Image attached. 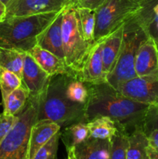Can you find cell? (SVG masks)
<instances>
[{
    "label": "cell",
    "mask_w": 158,
    "mask_h": 159,
    "mask_svg": "<svg viewBox=\"0 0 158 159\" xmlns=\"http://www.w3.org/2000/svg\"><path fill=\"white\" fill-rule=\"evenodd\" d=\"M65 95L71 102L86 105L89 91L86 82L74 76H67L65 83Z\"/></svg>",
    "instance_id": "obj_23"
},
{
    "label": "cell",
    "mask_w": 158,
    "mask_h": 159,
    "mask_svg": "<svg viewBox=\"0 0 158 159\" xmlns=\"http://www.w3.org/2000/svg\"><path fill=\"white\" fill-rule=\"evenodd\" d=\"M67 159H68V158H67Z\"/></svg>",
    "instance_id": "obj_36"
},
{
    "label": "cell",
    "mask_w": 158,
    "mask_h": 159,
    "mask_svg": "<svg viewBox=\"0 0 158 159\" xmlns=\"http://www.w3.org/2000/svg\"><path fill=\"white\" fill-rule=\"evenodd\" d=\"M0 1L4 3V4H6V6H7V5L9 4V3L10 2L12 1V0H0Z\"/></svg>",
    "instance_id": "obj_35"
},
{
    "label": "cell",
    "mask_w": 158,
    "mask_h": 159,
    "mask_svg": "<svg viewBox=\"0 0 158 159\" xmlns=\"http://www.w3.org/2000/svg\"><path fill=\"white\" fill-rule=\"evenodd\" d=\"M110 139L89 138L74 147L80 159H110Z\"/></svg>",
    "instance_id": "obj_18"
},
{
    "label": "cell",
    "mask_w": 158,
    "mask_h": 159,
    "mask_svg": "<svg viewBox=\"0 0 158 159\" xmlns=\"http://www.w3.org/2000/svg\"><path fill=\"white\" fill-rule=\"evenodd\" d=\"M61 129L57 123L50 120H39L35 122L30 132L29 142V159H33L37 151L44 145Z\"/></svg>",
    "instance_id": "obj_15"
},
{
    "label": "cell",
    "mask_w": 158,
    "mask_h": 159,
    "mask_svg": "<svg viewBox=\"0 0 158 159\" xmlns=\"http://www.w3.org/2000/svg\"><path fill=\"white\" fill-rule=\"evenodd\" d=\"M90 138V132L87 123H76L67 126L60 130V139L66 150L77 146Z\"/></svg>",
    "instance_id": "obj_21"
},
{
    "label": "cell",
    "mask_w": 158,
    "mask_h": 159,
    "mask_svg": "<svg viewBox=\"0 0 158 159\" xmlns=\"http://www.w3.org/2000/svg\"><path fill=\"white\" fill-rule=\"evenodd\" d=\"M123 36V26L104 39L102 48L103 68L107 75L114 68L120 53Z\"/></svg>",
    "instance_id": "obj_17"
},
{
    "label": "cell",
    "mask_w": 158,
    "mask_h": 159,
    "mask_svg": "<svg viewBox=\"0 0 158 159\" xmlns=\"http://www.w3.org/2000/svg\"><path fill=\"white\" fill-rule=\"evenodd\" d=\"M21 85V78L15 73L0 66V91L2 99Z\"/></svg>",
    "instance_id": "obj_27"
},
{
    "label": "cell",
    "mask_w": 158,
    "mask_h": 159,
    "mask_svg": "<svg viewBox=\"0 0 158 159\" xmlns=\"http://www.w3.org/2000/svg\"><path fill=\"white\" fill-rule=\"evenodd\" d=\"M17 120V115L9 116L0 113V144L9 134Z\"/></svg>",
    "instance_id": "obj_30"
},
{
    "label": "cell",
    "mask_w": 158,
    "mask_h": 159,
    "mask_svg": "<svg viewBox=\"0 0 158 159\" xmlns=\"http://www.w3.org/2000/svg\"><path fill=\"white\" fill-rule=\"evenodd\" d=\"M87 85L89 96L85 105L86 123L105 116L115 120L129 134L136 127H143L150 106L126 97L107 82Z\"/></svg>",
    "instance_id": "obj_1"
},
{
    "label": "cell",
    "mask_w": 158,
    "mask_h": 159,
    "mask_svg": "<svg viewBox=\"0 0 158 159\" xmlns=\"http://www.w3.org/2000/svg\"><path fill=\"white\" fill-rule=\"evenodd\" d=\"M29 98V93L23 85L9 93L2 99V113L9 116H15L26 106Z\"/></svg>",
    "instance_id": "obj_22"
},
{
    "label": "cell",
    "mask_w": 158,
    "mask_h": 159,
    "mask_svg": "<svg viewBox=\"0 0 158 159\" xmlns=\"http://www.w3.org/2000/svg\"><path fill=\"white\" fill-rule=\"evenodd\" d=\"M105 2L106 0H74L73 6L76 9H87L94 12Z\"/></svg>",
    "instance_id": "obj_32"
},
{
    "label": "cell",
    "mask_w": 158,
    "mask_h": 159,
    "mask_svg": "<svg viewBox=\"0 0 158 159\" xmlns=\"http://www.w3.org/2000/svg\"><path fill=\"white\" fill-rule=\"evenodd\" d=\"M143 128L146 134H148L150 130L154 129L158 130V106L156 107L150 106L146 115Z\"/></svg>",
    "instance_id": "obj_29"
},
{
    "label": "cell",
    "mask_w": 158,
    "mask_h": 159,
    "mask_svg": "<svg viewBox=\"0 0 158 159\" xmlns=\"http://www.w3.org/2000/svg\"><path fill=\"white\" fill-rule=\"evenodd\" d=\"M40 99L29 97L17 120L0 144V159H29L31 129L37 120Z\"/></svg>",
    "instance_id": "obj_6"
},
{
    "label": "cell",
    "mask_w": 158,
    "mask_h": 159,
    "mask_svg": "<svg viewBox=\"0 0 158 159\" xmlns=\"http://www.w3.org/2000/svg\"><path fill=\"white\" fill-rule=\"evenodd\" d=\"M87 125L89 129L90 138L97 139H111L118 130H125L115 120L105 116L93 118L87 122Z\"/></svg>",
    "instance_id": "obj_19"
},
{
    "label": "cell",
    "mask_w": 158,
    "mask_h": 159,
    "mask_svg": "<svg viewBox=\"0 0 158 159\" xmlns=\"http://www.w3.org/2000/svg\"><path fill=\"white\" fill-rule=\"evenodd\" d=\"M62 39L65 65L74 77L81 79L85 63L95 43H88L82 37L77 10L73 6L63 9Z\"/></svg>",
    "instance_id": "obj_5"
},
{
    "label": "cell",
    "mask_w": 158,
    "mask_h": 159,
    "mask_svg": "<svg viewBox=\"0 0 158 159\" xmlns=\"http://www.w3.org/2000/svg\"><path fill=\"white\" fill-rule=\"evenodd\" d=\"M158 70V49L148 37L140 44L135 58V71L137 76H144Z\"/></svg>",
    "instance_id": "obj_12"
},
{
    "label": "cell",
    "mask_w": 158,
    "mask_h": 159,
    "mask_svg": "<svg viewBox=\"0 0 158 159\" xmlns=\"http://www.w3.org/2000/svg\"><path fill=\"white\" fill-rule=\"evenodd\" d=\"M60 138V130L37 151L33 159H57V154Z\"/></svg>",
    "instance_id": "obj_28"
},
{
    "label": "cell",
    "mask_w": 158,
    "mask_h": 159,
    "mask_svg": "<svg viewBox=\"0 0 158 159\" xmlns=\"http://www.w3.org/2000/svg\"><path fill=\"white\" fill-rule=\"evenodd\" d=\"M62 20L63 10L57 15L48 27L40 34L37 39V45L50 51L64 61L62 39Z\"/></svg>",
    "instance_id": "obj_11"
},
{
    "label": "cell",
    "mask_w": 158,
    "mask_h": 159,
    "mask_svg": "<svg viewBox=\"0 0 158 159\" xmlns=\"http://www.w3.org/2000/svg\"><path fill=\"white\" fill-rule=\"evenodd\" d=\"M148 139V159H158V130L154 129L147 134Z\"/></svg>",
    "instance_id": "obj_31"
},
{
    "label": "cell",
    "mask_w": 158,
    "mask_h": 159,
    "mask_svg": "<svg viewBox=\"0 0 158 159\" xmlns=\"http://www.w3.org/2000/svg\"><path fill=\"white\" fill-rule=\"evenodd\" d=\"M103 40L96 42L85 63L81 75V80L86 83L99 84L106 82V74L104 71L102 57Z\"/></svg>",
    "instance_id": "obj_13"
},
{
    "label": "cell",
    "mask_w": 158,
    "mask_h": 159,
    "mask_svg": "<svg viewBox=\"0 0 158 159\" xmlns=\"http://www.w3.org/2000/svg\"><path fill=\"white\" fill-rule=\"evenodd\" d=\"M60 12L6 18L0 22V48L28 53L37 44L40 34Z\"/></svg>",
    "instance_id": "obj_2"
},
{
    "label": "cell",
    "mask_w": 158,
    "mask_h": 159,
    "mask_svg": "<svg viewBox=\"0 0 158 159\" xmlns=\"http://www.w3.org/2000/svg\"><path fill=\"white\" fill-rule=\"evenodd\" d=\"M28 54L32 56L37 64L51 77L60 75L74 76L66 66L64 61L37 45L33 48Z\"/></svg>",
    "instance_id": "obj_16"
},
{
    "label": "cell",
    "mask_w": 158,
    "mask_h": 159,
    "mask_svg": "<svg viewBox=\"0 0 158 159\" xmlns=\"http://www.w3.org/2000/svg\"><path fill=\"white\" fill-rule=\"evenodd\" d=\"M78 24L82 37L91 44H94V34L95 28V16L94 11L87 9H76Z\"/></svg>",
    "instance_id": "obj_25"
},
{
    "label": "cell",
    "mask_w": 158,
    "mask_h": 159,
    "mask_svg": "<svg viewBox=\"0 0 158 159\" xmlns=\"http://www.w3.org/2000/svg\"><path fill=\"white\" fill-rule=\"evenodd\" d=\"M6 11H7V6L6 4L0 1V22L3 21L6 17Z\"/></svg>",
    "instance_id": "obj_33"
},
{
    "label": "cell",
    "mask_w": 158,
    "mask_h": 159,
    "mask_svg": "<svg viewBox=\"0 0 158 159\" xmlns=\"http://www.w3.org/2000/svg\"><path fill=\"white\" fill-rule=\"evenodd\" d=\"M141 2L142 0H106L94 11V43L123 26L140 9Z\"/></svg>",
    "instance_id": "obj_7"
},
{
    "label": "cell",
    "mask_w": 158,
    "mask_h": 159,
    "mask_svg": "<svg viewBox=\"0 0 158 159\" xmlns=\"http://www.w3.org/2000/svg\"><path fill=\"white\" fill-rule=\"evenodd\" d=\"M148 38L135 15L123 25V36L120 53L114 68L107 75L106 82L118 89L126 81L136 77L135 58L141 43Z\"/></svg>",
    "instance_id": "obj_4"
},
{
    "label": "cell",
    "mask_w": 158,
    "mask_h": 159,
    "mask_svg": "<svg viewBox=\"0 0 158 159\" xmlns=\"http://www.w3.org/2000/svg\"><path fill=\"white\" fill-rule=\"evenodd\" d=\"M135 16L158 49V0H142Z\"/></svg>",
    "instance_id": "obj_14"
},
{
    "label": "cell",
    "mask_w": 158,
    "mask_h": 159,
    "mask_svg": "<svg viewBox=\"0 0 158 159\" xmlns=\"http://www.w3.org/2000/svg\"><path fill=\"white\" fill-rule=\"evenodd\" d=\"M67 76L52 77L46 93L40 98L37 120H50L61 128L76 123H86L85 106L71 102L65 95Z\"/></svg>",
    "instance_id": "obj_3"
},
{
    "label": "cell",
    "mask_w": 158,
    "mask_h": 159,
    "mask_svg": "<svg viewBox=\"0 0 158 159\" xmlns=\"http://www.w3.org/2000/svg\"><path fill=\"white\" fill-rule=\"evenodd\" d=\"M129 133L119 129L110 139V159H127Z\"/></svg>",
    "instance_id": "obj_26"
},
{
    "label": "cell",
    "mask_w": 158,
    "mask_h": 159,
    "mask_svg": "<svg viewBox=\"0 0 158 159\" xmlns=\"http://www.w3.org/2000/svg\"><path fill=\"white\" fill-rule=\"evenodd\" d=\"M126 97L147 104L158 106V70L144 76H136L124 82L119 89Z\"/></svg>",
    "instance_id": "obj_8"
},
{
    "label": "cell",
    "mask_w": 158,
    "mask_h": 159,
    "mask_svg": "<svg viewBox=\"0 0 158 159\" xmlns=\"http://www.w3.org/2000/svg\"><path fill=\"white\" fill-rule=\"evenodd\" d=\"M51 79L32 56L26 53L21 79L22 85L29 91V97L40 99L46 93Z\"/></svg>",
    "instance_id": "obj_10"
},
{
    "label": "cell",
    "mask_w": 158,
    "mask_h": 159,
    "mask_svg": "<svg viewBox=\"0 0 158 159\" xmlns=\"http://www.w3.org/2000/svg\"><path fill=\"white\" fill-rule=\"evenodd\" d=\"M26 54L16 50L0 48V66L22 78Z\"/></svg>",
    "instance_id": "obj_24"
},
{
    "label": "cell",
    "mask_w": 158,
    "mask_h": 159,
    "mask_svg": "<svg viewBox=\"0 0 158 159\" xmlns=\"http://www.w3.org/2000/svg\"><path fill=\"white\" fill-rule=\"evenodd\" d=\"M67 152H68V159H80L74 150V147L68 149Z\"/></svg>",
    "instance_id": "obj_34"
},
{
    "label": "cell",
    "mask_w": 158,
    "mask_h": 159,
    "mask_svg": "<svg viewBox=\"0 0 158 159\" xmlns=\"http://www.w3.org/2000/svg\"><path fill=\"white\" fill-rule=\"evenodd\" d=\"M148 139L142 127H136L129 134L127 159H148Z\"/></svg>",
    "instance_id": "obj_20"
},
{
    "label": "cell",
    "mask_w": 158,
    "mask_h": 159,
    "mask_svg": "<svg viewBox=\"0 0 158 159\" xmlns=\"http://www.w3.org/2000/svg\"><path fill=\"white\" fill-rule=\"evenodd\" d=\"M74 0H12L7 5L6 17L24 16L46 12H60Z\"/></svg>",
    "instance_id": "obj_9"
}]
</instances>
